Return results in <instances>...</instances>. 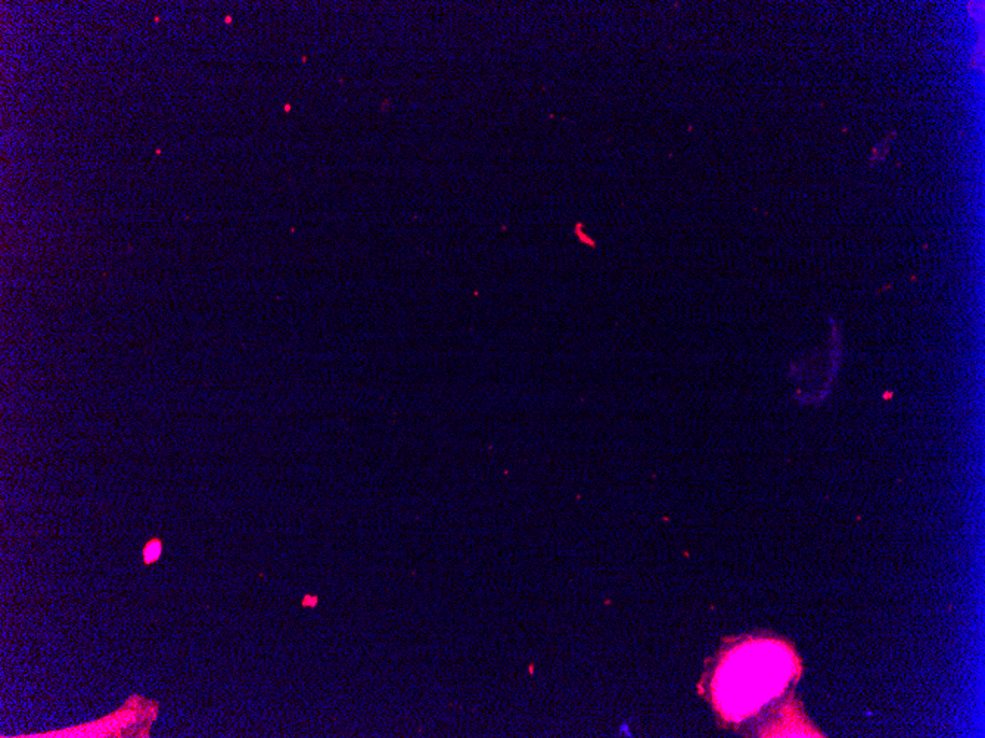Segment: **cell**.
<instances>
[{"mask_svg":"<svg viewBox=\"0 0 985 738\" xmlns=\"http://www.w3.org/2000/svg\"><path fill=\"white\" fill-rule=\"evenodd\" d=\"M778 652L751 650L742 652L726 668L722 697L730 712L739 713L760 705L763 699L776 693L786 678V660Z\"/></svg>","mask_w":985,"mask_h":738,"instance_id":"1","label":"cell"},{"mask_svg":"<svg viewBox=\"0 0 985 738\" xmlns=\"http://www.w3.org/2000/svg\"><path fill=\"white\" fill-rule=\"evenodd\" d=\"M161 554V544L160 541H151L145 548V562L152 563L160 557Z\"/></svg>","mask_w":985,"mask_h":738,"instance_id":"2","label":"cell"}]
</instances>
